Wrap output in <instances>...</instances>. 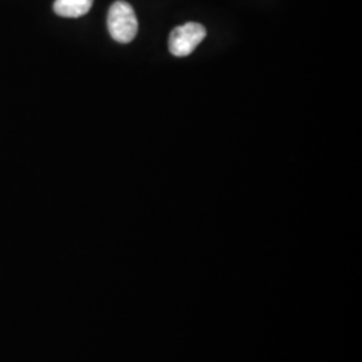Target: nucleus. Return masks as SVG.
I'll use <instances>...</instances> for the list:
<instances>
[{"mask_svg": "<svg viewBox=\"0 0 362 362\" xmlns=\"http://www.w3.org/2000/svg\"><path fill=\"white\" fill-rule=\"evenodd\" d=\"M207 37L206 27L200 23H185L172 30L169 35V52L175 57H188Z\"/></svg>", "mask_w": 362, "mask_h": 362, "instance_id": "f03ea898", "label": "nucleus"}, {"mask_svg": "<svg viewBox=\"0 0 362 362\" xmlns=\"http://www.w3.org/2000/svg\"><path fill=\"white\" fill-rule=\"evenodd\" d=\"M94 0H55L54 11L64 18H79L90 11Z\"/></svg>", "mask_w": 362, "mask_h": 362, "instance_id": "7ed1b4c3", "label": "nucleus"}, {"mask_svg": "<svg viewBox=\"0 0 362 362\" xmlns=\"http://www.w3.org/2000/svg\"><path fill=\"white\" fill-rule=\"evenodd\" d=\"M107 30L118 43H129L136 38L139 21L129 3L118 0L112 4L107 13Z\"/></svg>", "mask_w": 362, "mask_h": 362, "instance_id": "f257e3e1", "label": "nucleus"}]
</instances>
